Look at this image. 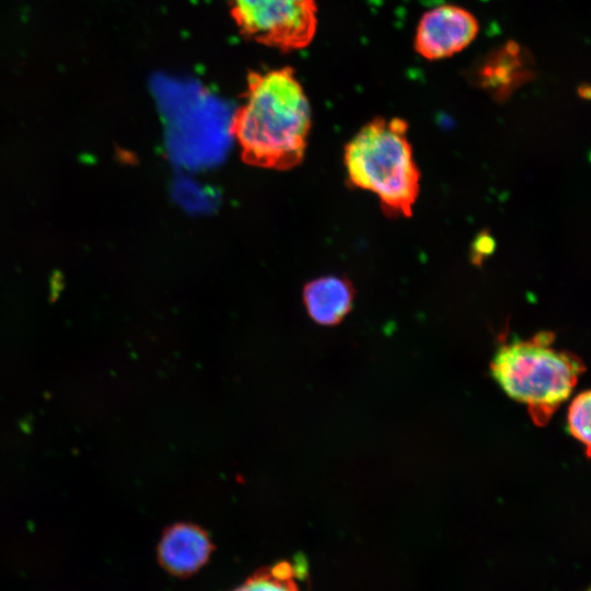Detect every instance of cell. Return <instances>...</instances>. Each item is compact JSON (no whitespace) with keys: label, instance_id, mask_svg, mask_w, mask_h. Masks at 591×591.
I'll return each mask as SVG.
<instances>
[{"label":"cell","instance_id":"cell-9","mask_svg":"<svg viewBox=\"0 0 591 591\" xmlns=\"http://www.w3.org/2000/svg\"><path fill=\"white\" fill-rule=\"evenodd\" d=\"M589 391L576 395L567 410V430L586 450V456L590 455V401Z\"/></svg>","mask_w":591,"mask_h":591},{"label":"cell","instance_id":"cell-7","mask_svg":"<svg viewBox=\"0 0 591 591\" xmlns=\"http://www.w3.org/2000/svg\"><path fill=\"white\" fill-rule=\"evenodd\" d=\"M355 289L349 280L326 276L305 285L303 303L310 317L323 326L340 323L352 309Z\"/></svg>","mask_w":591,"mask_h":591},{"label":"cell","instance_id":"cell-5","mask_svg":"<svg viewBox=\"0 0 591 591\" xmlns=\"http://www.w3.org/2000/svg\"><path fill=\"white\" fill-rule=\"evenodd\" d=\"M478 32V20L471 11L456 4H441L421 15L414 48L427 60L445 59L468 47Z\"/></svg>","mask_w":591,"mask_h":591},{"label":"cell","instance_id":"cell-1","mask_svg":"<svg viewBox=\"0 0 591 591\" xmlns=\"http://www.w3.org/2000/svg\"><path fill=\"white\" fill-rule=\"evenodd\" d=\"M310 128V103L292 68L247 74L243 103L230 125L245 163L278 171L297 166Z\"/></svg>","mask_w":591,"mask_h":591},{"label":"cell","instance_id":"cell-3","mask_svg":"<svg viewBox=\"0 0 591 591\" xmlns=\"http://www.w3.org/2000/svg\"><path fill=\"white\" fill-rule=\"evenodd\" d=\"M407 128L401 118L376 117L345 147L349 181L374 193L389 216L410 217L419 194L420 173L406 136Z\"/></svg>","mask_w":591,"mask_h":591},{"label":"cell","instance_id":"cell-4","mask_svg":"<svg viewBox=\"0 0 591 591\" xmlns=\"http://www.w3.org/2000/svg\"><path fill=\"white\" fill-rule=\"evenodd\" d=\"M244 37L282 51L305 48L317 28L314 0H227Z\"/></svg>","mask_w":591,"mask_h":591},{"label":"cell","instance_id":"cell-2","mask_svg":"<svg viewBox=\"0 0 591 591\" xmlns=\"http://www.w3.org/2000/svg\"><path fill=\"white\" fill-rule=\"evenodd\" d=\"M554 339L553 333L540 332L503 343L490 362L491 376L510 398L528 407L536 426L551 420L586 370L578 356L554 348Z\"/></svg>","mask_w":591,"mask_h":591},{"label":"cell","instance_id":"cell-6","mask_svg":"<svg viewBox=\"0 0 591 591\" xmlns=\"http://www.w3.org/2000/svg\"><path fill=\"white\" fill-rule=\"evenodd\" d=\"M213 549L205 529L190 522H177L163 531L157 556L161 567L170 575L186 578L207 564Z\"/></svg>","mask_w":591,"mask_h":591},{"label":"cell","instance_id":"cell-8","mask_svg":"<svg viewBox=\"0 0 591 591\" xmlns=\"http://www.w3.org/2000/svg\"><path fill=\"white\" fill-rule=\"evenodd\" d=\"M232 591H299L296 569L289 561H279L256 570Z\"/></svg>","mask_w":591,"mask_h":591},{"label":"cell","instance_id":"cell-10","mask_svg":"<svg viewBox=\"0 0 591 591\" xmlns=\"http://www.w3.org/2000/svg\"><path fill=\"white\" fill-rule=\"evenodd\" d=\"M495 251V239L487 232H480L472 243L471 259L473 264L480 265L484 259Z\"/></svg>","mask_w":591,"mask_h":591}]
</instances>
